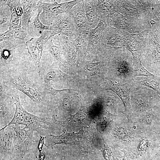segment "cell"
Segmentation results:
<instances>
[{"mask_svg":"<svg viewBox=\"0 0 160 160\" xmlns=\"http://www.w3.org/2000/svg\"><path fill=\"white\" fill-rule=\"evenodd\" d=\"M81 0H74L61 3L55 1L53 3H47L38 1L37 6L41 7L43 11L40 14L39 18L44 25L50 26L56 17L59 15L68 13Z\"/></svg>","mask_w":160,"mask_h":160,"instance_id":"6da1fadb","label":"cell"},{"mask_svg":"<svg viewBox=\"0 0 160 160\" xmlns=\"http://www.w3.org/2000/svg\"><path fill=\"white\" fill-rule=\"evenodd\" d=\"M49 26L52 36L60 34L67 36L70 40H74L80 34L73 18L68 13L57 15Z\"/></svg>","mask_w":160,"mask_h":160,"instance_id":"7a4b0ae2","label":"cell"},{"mask_svg":"<svg viewBox=\"0 0 160 160\" xmlns=\"http://www.w3.org/2000/svg\"><path fill=\"white\" fill-rule=\"evenodd\" d=\"M106 87L115 92L123 102L127 114L130 115L131 111L130 103L131 89L135 84L134 79L125 83H114L106 79L104 80Z\"/></svg>","mask_w":160,"mask_h":160,"instance_id":"3957f363","label":"cell"},{"mask_svg":"<svg viewBox=\"0 0 160 160\" xmlns=\"http://www.w3.org/2000/svg\"><path fill=\"white\" fill-rule=\"evenodd\" d=\"M69 13L73 18L80 34L88 35L91 29L87 24L84 0L74 6Z\"/></svg>","mask_w":160,"mask_h":160,"instance_id":"277c9868","label":"cell"},{"mask_svg":"<svg viewBox=\"0 0 160 160\" xmlns=\"http://www.w3.org/2000/svg\"><path fill=\"white\" fill-rule=\"evenodd\" d=\"M105 20L100 19L99 23L91 29L88 35V45L87 52H97L104 31L106 27Z\"/></svg>","mask_w":160,"mask_h":160,"instance_id":"5b68a950","label":"cell"},{"mask_svg":"<svg viewBox=\"0 0 160 160\" xmlns=\"http://www.w3.org/2000/svg\"><path fill=\"white\" fill-rule=\"evenodd\" d=\"M38 0H21L23 13L21 18V27L26 31L29 30V23L32 14L38 7Z\"/></svg>","mask_w":160,"mask_h":160,"instance_id":"8992f818","label":"cell"},{"mask_svg":"<svg viewBox=\"0 0 160 160\" xmlns=\"http://www.w3.org/2000/svg\"><path fill=\"white\" fill-rule=\"evenodd\" d=\"M88 25L91 29L95 28L100 20L97 13L96 0H84Z\"/></svg>","mask_w":160,"mask_h":160,"instance_id":"52a82bcc","label":"cell"},{"mask_svg":"<svg viewBox=\"0 0 160 160\" xmlns=\"http://www.w3.org/2000/svg\"><path fill=\"white\" fill-rule=\"evenodd\" d=\"M11 126L15 133L18 147L20 149H26L31 143L30 135L26 127L21 129L19 125H13Z\"/></svg>","mask_w":160,"mask_h":160,"instance_id":"ba28073f","label":"cell"},{"mask_svg":"<svg viewBox=\"0 0 160 160\" xmlns=\"http://www.w3.org/2000/svg\"><path fill=\"white\" fill-rule=\"evenodd\" d=\"M26 45L35 65L37 71L39 73L41 70L40 60L42 51L37 46L35 38H33L28 40L26 43Z\"/></svg>","mask_w":160,"mask_h":160,"instance_id":"9c48e42d","label":"cell"},{"mask_svg":"<svg viewBox=\"0 0 160 160\" xmlns=\"http://www.w3.org/2000/svg\"><path fill=\"white\" fill-rule=\"evenodd\" d=\"M23 112L26 123V127L30 130L39 132L42 128L46 127L41 123L45 122V120L39 116L27 112L24 108Z\"/></svg>","mask_w":160,"mask_h":160,"instance_id":"30bf717a","label":"cell"},{"mask_svg":"<svg viewBox=\"0 0 160 160\" xmlns=\"http://www.w3.org/2000/svg\"><path fill=\"white\" fill-rule=\"evenodd\" d=\"M15 99L16 109L14 117L10 122L0 129V131L4 129L10 125H22L26 126V123L23 112V108L20 103L18 96L17 95L16 96Z\"/></svg>","mask_w":160,"mask_h":160,"instance_id":"8fae6325","label":"cell"},{"mask_svg":"<svg viewBox=\"0 0 160 160\" xmlns=\"http://www.w3.org/2000/svg\"><path fill=\"white\" fill-rule=\"evenodd\" d=\"M75 47L78 54L82 55L87 52L88 45V35L80 34L74 40Z\"/></svg>","mask_w":160,"mask_h":160,"instance_id":"7c38bea8","label":"cell"},{"mask_svg":"<svg viewBox=\"0 0 160 160\" xmlns=\"http://www.w3.org/2000/svg\"><path fill=\"white\" fill-rule=\"evenodd\" d=\"M139 56V55L133 56L134 77L145 76L149 78L153 76V75L151 74L143 66Z\"/></svg>","mask_w":160,"mask_h":160,"instance_id":"4fadbf2b","label":"cell"},{"mask_svg":"<svg viewBox=\"0 0 160 160\" xmlns=\"http://www.w3.org/2000/svg\"><path fill=\"white\" fill-rule=\"evenodd\" d=\"M20 2V0H0V4L8 6L10 12L15 11L19 16L22 17L23 10Z\"/></svg>","mask_w":160,"mask_h":160,"instance_id":"5bb4252c","label":"cell"},{"mask_svg":"<svg viewBox=\"0 0 160 160\" xmlns=\"http://www.w3.org/2000/svg\"><path fill=\"white\" fill-rule=\"evenodd\" d=\"M157 79V78L153 76L152 78H148V79L144 80L139 81L134 80V81L135 84L142 85L146 86L160 93V89L159 86L157 82L156 81Z\"/></svg>","mask_w":160,"mask_h":160,"instance_id":"9a60e30c","label":"cell"},{"mask_svg":"<svg viewBox=\"0 0 160 160\" xmlns=\"http://www.w3.org/2000/svg\"><path fill=\"white\" fill-rule=\"evenodd\" d=\"M0 135L1 150L2 152H8L12 147V139L10 136L6 133L1 132Z\"/></svg>","mask_w":160,"mask_h":160,"instance_id":"2e32d148","label":"cell"},{"mask_svg":"<svg viewBox=\"0 0 160 160\" xmlns=\"http://www.w3.org/2000/svg\"><path fill=\"white\" fill-rule=\"evenodd\" d=\"M10 14L9 30L21 27L22 17L19 16L15 11H11Z\"/></svg>","mask_w":160,"mask_h":160,"instance_id":"e0dca14e","label":"cell"},{"mask_svg":"<svg viewBox=\"0 0 160 160\" xmlns=\"http://www.w3.org/2000/svg\"><path fill=\"white\" fill-rule=\"evenodd\" d=\"M52 137L50 145L52 146L55 145L67 143L69 140V135L66 132H64L60 135H51Z\"/></svg>","mask_w":160,"mask_h":160,"instance_id":"ac0fdd59","label":"cell"},{"mask_svg":"<svg viewBox=\"0 0 160 160\" xmlns=\"http://www.w3.org/2000/svg\"><path fill=\"white\" fill-rule=\"evenodd\" d=\"M42 9L41 7H39L38 8V13L34 19L33 23L35 27L42 32L45 30H51L49 26L45 25L41 22L39 20V16Z\"/></svg>","mask_w":160,"mask_h":160,"instance_id":"d6986e66","label":"cell"},{"mask_svg":"<svg viewBox=\"0 0 160 160\" xmlns=\"http://www.w3.org/2000/svg\"><path fill=\"white\" fill-rule=\"evenodd\" d=\"M13 39H19L23 40L26 36L27 31L21 27L12 29Z\"/></svg>","mask_w":160,"mask_h":160,"instance_id":"ffe728a7","label":"cell"},{"mask_svg":"<svg viewBox=\"0 0 160 160\" xmlns=\"http://www.w3.org/2000/svg\"><path fill=\"white\" fill-rule=\"evenodd\" d=\"M13 39L12 30H8L1 34L0 36V41Z\"/></svg>","mask_w":160,"mask_h":160,"instance_id":"44dd1931","label":"cell"},{"mask_svg":"<svg viewBox=\"0 0 160 160\" xmlns=\"http://www.w3.org/2000/svg\"><path fill=\"white\" fill-rule=\"evenodd\" d=\"M8 14L0 9V26L6 22L8 17Z\"/></svg>","mask_w":160,"mask_h":160,"instance_id":"7402d4cb","label":"cell"},{"mask_svg":"<svg viewBox=\"0 0 160 160\" xmlns=\"http://www.w3.org/2000/svg\"><path fill=\"white\" fill-rule=\"evenodd\" d=\"M55 72L54 71H51L47 73L46 75V79L48 81H50L55 78Z\"/></svg>","mask_w":160,"mask_h":160,"instance_id":"603a6c76","label":"cell"},{"mask_svg":"<svg viewBox=\"0 0 160 160\" xmlns=\"http://www.w3.org/2000/svg\"><path fill=\"white\" fill-rule=\"evenodd\" d=\"M40 137L41 138L38 146L39 151L40 153H41V151L42 150L44 140V137L41 136H40Z\"/></svg>","mask_w":160,"mask_h":160,"instance_id":"cb8c5ba5","label":"cell"},{"mask_svg":"<svg viewBox=\"0 0 160 160\" xmlns=\"http://www.w3.org/2000/svg\"><path fill=\"white\" fill-rule=\"evenodd\" d=\"M69 100L67 98H65L63 101V106L65 109H67L68 107Z\"/></svg>","mask_w":160,"mask_h":160,"instance_id":"d4e9b609","label":"cell"},{"mask_svg":"<svg viewBox=\"0 0 160 160\" xmlns=\"http://www.w3.org/2000/svg\"><path fill=\"white\" fill-rule=\"evenodd\" d=\"M44 158V156L43 153H40L39 155V159L41 160H43Z\"/></svg>","mask_w":160,"mask_h":160,"instance_id":"484cf974","label":"cell"}]
</instances>
